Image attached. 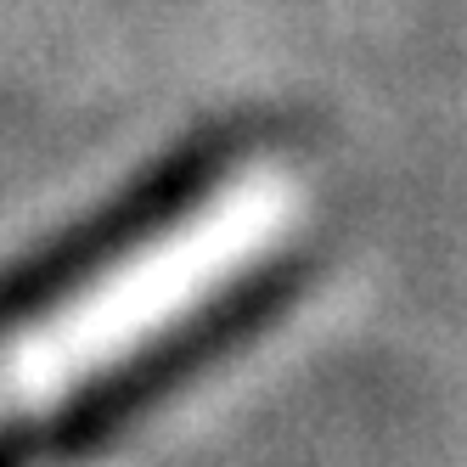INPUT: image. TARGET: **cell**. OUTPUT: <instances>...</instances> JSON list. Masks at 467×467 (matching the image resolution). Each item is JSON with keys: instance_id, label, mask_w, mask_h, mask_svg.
<instances>
[{"instance_id": "obj_1", "label": "cell", "mask_w": 467, "mask_h": 467, "mask_svg": "<svg viewBox=\"0 0 467 467\" xmlns=\"http://www.w3.org/2000/svg\"><path fill=\"white\" fill-rule=\"evenodd\" d=\"M310 225V175L276 147L231 152L170 209L0 327V440L68 411L254 287Z\"/></svg>"}]
</instances>
